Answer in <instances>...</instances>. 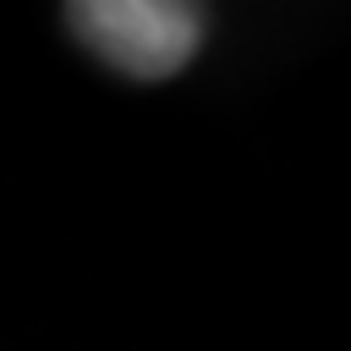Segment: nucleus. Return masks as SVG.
<instances>
[{"mask_svg": "<svg viewBox=\"0 0 351 351\" xmlns=\"http://www.w3.org/2000/svg\"><path fill=\"white\" fill-rule=\"evenodd\" d=\"M66 22L104 66L137 82L176 77L203 44V11L181 0H77Z\"/></svg>", "mask_w": 351, "mask_h": 351, "instance_id": "obj_1", "label": "nucleus"}]
</instances>
